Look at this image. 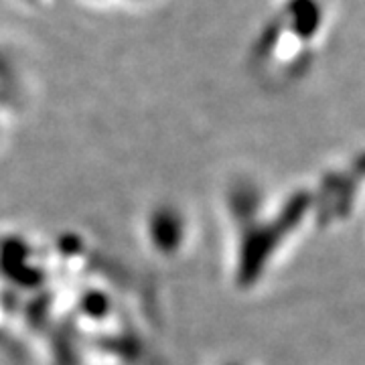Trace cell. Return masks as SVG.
Segmentation results:
<instances>
[{"label": "cell", "mask_w": 365, "mask_h": 365, "mask_svg": "<svg viewBox=\"0 0 365 365\" xmlns=\"http://www.w3.org/2000/svg\"><path fill=\"white\" fill-rule=\"evenodd\" d=\"M331 0H280L262 29V55L280 67H300L313 59L331 31Z\"/></svg>", "instance_id": "1"}]
</instances>
